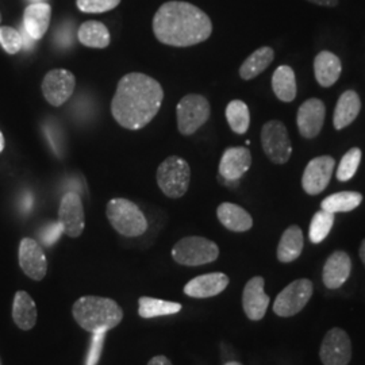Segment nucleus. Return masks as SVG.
Masks as SVG:
<instances>
[{"mask_svg":"<svg viewBox=\"0 0 365 365\" xmlns=\"http://www.w3.org/2000/svg\"><path fill=\"white\" fill-rule=\"evenodd\" d=\"M163 101L164 90L156 78L131 72L118 83L111 114L122 128L140 130L156 117Z\"/></svg>","mask_w":365,"mask_h":365,"instance_id":"nucleus-1","label":"nucleus"},{"mask_svg":"<svg viewBox=\"0 0 365 365\" xmlns=\"http://www.w3.org/2000/svg\"><path fill=\"white\" fill-rule=\"evenodd\" d=\"M156 38L168 46L188 48L210 38L212 24L209 15L187 1H167L153 18Z\"/></svg>","mask_w":365,"mask_h":365,"instance_id":"nucleus-2","label":"nucleus"},{"mask_svg":"<svg viewBox=\"0 0 365 365\" xmlns=\"http://www.w3.org/2000/svg\"><path fill=\"white\" fill-rule=\"evenodd\" d=\"M75 321L84 330L95 333L111 330L123 319V310L115 300L102 297H83L72 307Z\"/></svg>","mask_w":365,"mask_h":365,"instance_id":"nucleus-3","label":"nucleus"},{"mask_svg":"<svg viewBox=\"0 0 365 365\" xmlns=\"http://www.w3.org/2000/svg\"><path fill=\"white\" fill-rule=\"evenodd\" d=\"M106 214L111 226L120 235L140 237L148 230V221L144 212L129 199H111L107 203Z\"/></svg>","mask_w":365,"mask_h":365,"instance_id":"nucleus-4","label":"nucleus"},{"mask_svg":"<svg viewBox=\"0 0 365 365\" xmlns=\"http://www.w3.org/2000/svg\"><path fill=\"white\" fill-rule=\"evenodd\" d=\"M156 179L164 195L170 199H179L185 195L190 188V164L182 157H167L157 168Z\"/></svg>","mask_w":365,"mask_h":365,"instance_id":"nucleus-5","label":"nucleus"},{"mask_svg":"<svg viewBox=\"0 0 365 365\" xmlns=\"http://www.w3.org/2000/svg\"><path fill=\"white\" fill-rule=\"evenodd\" d=\"M218 245L205 237H184L172 248V259L184 267H200L218 259Z\"/></svg>","mask_w":365,"mask_h":365,"instance_id":"nucleus-6","label":"nucleus"},{"mask_svg":"<svg viewBox=\"0 0 365 365\" xmlns=\"http://www.w3.org/2000/svg\"><path fill=\"white\" fill-rule=\"evenodd\" d=\"M178 130L182 135H192L211 115L209 101L199 93H188L176 107Z\"/></svg>","mask_w":365,"mask_h":365,"instance_id":"nucleus-7","label":"nucleus"},{"mask_svg":"<svg viewBox=\"0 0 365 365\" xmlns=\"http://www.w3.org/2000/svg\"><path fill=\"white\" fill-rule=\"evenodd\" d=\"M313 292V282L310 279L302 277L294 280L276 297L274 313L282 318H289L299 314L312 299Z\"/></svg>","mask_w":365,"mask_h":365,"instance_id":"nucleus-8","label":"nucleus"},{"mask_svg":"<svg viewBox=\"0 0 365 365\" xmlns=\"http://www.w3.org/2000/svg\"><path fill=\"white\" fill-rule=\"evenodd\" d=\"M261 146L265 156L274 164H286L292 153V145L286 125L280 120L267 122L261 129Z\"/></svg>","mask_w":365,"mask_h":365,"instance_id":"nucleus-9","label":"nucleus"},{"mask_svg":"<svg viewBox=\"0 0 365 365\" xmlns=\"http://www.w3.org/2000/svg\"><path fill=\"white\" fill-rule=\"evenodd\" d=\"M319 359L324 365H349L352 341L344 329L333 327L327 331L319 346Z\"/></svg>","mask_w":365,"mask_h":365,"instance_id":"nucleus-10","label":"nucleus"},{"mask_svg":"<svg viewBox=\"0 0 365 365\" xmlns=\"http://www.w3.org/2000/svg\"><path fill=\"white\" fill-rule=\"evenodd\" d=\"M76 87V78L68 69H52L42 80V93L49 105L54 107L66 103Z\"/></svg>","mask_w":365,"mask_h":365,"instance_id":"nucleus-11","label":"nucleus"},{"mask_svg":"<svg viewBox=\"0 0 365 365\" xmlns=\"http://www.w3.org/2000/svg\"><path fill=\"white\" fill-rule=\"evenodd\" d=\"M336 168V161L331 156H319L313 158L302 176V187L306 194L318 195L327 190L333 170Z\"/></svg>","mask_w":365,"mask_h":365,"instance_id":"nucleus-12","label":"nucleus"},{"mask_svg":"<svg viewBox=\"0 0 365 365\" xmlns=\"http://www.w3.org/2000/svg\"><path fill=\"white\" fill-rule=\"evenodd\" d=\"M58 222L63 232L71 238H78L84 232L86 218L81 197L78 192H66L58 209Z\"/></svg>","mask_w":365,"mask_h":365,"instance_id":"nucleus-13","label":"nucleus"},{"mask_svg":"<svg viewBox=\"0 0 365 365\" xmlns=\"http://www.w3.org/2000/svg\"><path fill=\"white\" fill-rule=\"evenodd\" d=\"M327 107L321 99L312 98L307 99L300 105L297 115V123L299 129L300 135L313 140L319 135L325 123Z\"/></svg>","mask_w":365,"mask_h":365,"instance_id":"nucleus-14","label":"nucleus"},{"mask_svg":"<svg viewBox=\"0 0 365 365\" xmlns=\"http://www.w3.org/2000/svg\"><path fill=\"white\" fill-rule=\"evenodd\" d=\"M19 265L30 279L41 282L48 272V260L45 252L33 238H24L19 244Z\"/></svg>","mask_w":365,"mask_h":365,"instance_id":"nucleus-15","label":"nucleus"},{"mask_svg":"<svg viewBox=\"0 0 365 365\" xmlns=\"http://www.w3.org/2000/svg\"><path fill=\"white\" fill-rule=\"evenodd\" d=\"M265 280L261 276H255L249 280L242 292V309L250 321H261L269 306V297L264 291Z\"/></svg>","mask_w":365,"mask_h":365,"instance_id":"nucleus-16","label":"nucleus"},{"mask_svg":"<svg viewBox=\"0 0 365 365\" xmlns=\"http://www.w3.org/2000/svg\"><path fill=\"white\" fill-rule=\"evenodd\" d=\"M252 165V153L245 146L227 148L220 163V178L223 182H238Z\"/></svg>","mask_w":365,"mask_h":365,"instance_id":"nucleus-17","label":"nucleus"},{"mask_svg":"<svg viewBox=\"0 0 365 365\" xmlns=\"http://www.w3.org/2000/svg\"><path fill=\"white\" fill-rule=\"evenodd\" d=\"M229 283H230L229 276L222 272L200 274L191 279L184 286V294L195 299H207V298L220 295L227 288Z\"/></svg>","mask_w":365,"mask_h":365,"instance_id":"nucleus-18","label":"nucleus"},{"mask_svg":"<svg viewBox=\"0 0 365 365\" xmlns=\"http://www.w3.org/2000/svg\"><path fill=\"white\" fill-rule=\"evenodd\" d=\"M352 272V259L344 250L333 252L324 265L322 282L329 289H339L349 279Z\"/></svg>","mask_w":365,"mask_h":365,"instance_id":"nucleus-19","label":"nucleus"},{"mask_svg":"<svg viewBox=\"0 0 365 365\" xmlns=\"http://www.w3.org/2000/svg\"><path fill=\"white\" fill-rule=\"evenodd\" d=\"M51 15L52 9L45 1L31 3L27 6L24 14V29L34 41L42 38L48 31L51 25Z\"/></svg>","mask_w":365,"mask_h":365,"instance_id":"nucleus-20","label":"nucleus"},{"mask_svg":"<svg viewBox=\"0 0 365 365\" xmlns=\"http://www.w3.org/2000/svg\"><path fill=\"white\" fill-rule=\"evenodd\" d=\"M342 72L339 56L329 51L318 53L314 60V75L321 87L329 88L337 83Z\"/></svg>","mask_w":365,"mask_h":365,"instance_id":"nucleus-21","label":"nucleus"},{"mask_svg":"<svg viewBox=\"0 0 365 365\" xmlns=\"http://www.w3.org/2000/svg\"><path fill=\"white\" fill-rule=\"evenodd\" d=\"M217 217L222 225L235 233L248 232L253 226V218L248 211L241 206L225 202L218 206Z\"/></svg>","mask_w":365,"mask_h":365,"instance_id":"nucleus-22","label":"nucleus"},{"mask_svg":"<svg viewBox=\"0 0 365 365\" xmlns=\"http://www.w3.org/2000/svg\"><path fill=\"white\" fill-rule=\"evenodd\" d=\"M361 111V99L357 92L345 91L339 96V102L334 108L333 125L336 130H342L352 125Z\"/></svg>","mask_w":365,"mask_h":365,"instance_id":"nucleus-23","label":"nucleus"},{"mask_svg":"<svg viewBox=\"0 0 365 365\" xmlns=\"http://www.w3.org/2000/svg\"><path fill=\"white\" fill-rule=\"evenodd\" d=\"M304 247L303 232L298 225H291L284 230L277 245V260L280 262H292L299 259Z\"/></svg>","mask_w":365,"mask_h":365,"instance_id":"nucleus-24","label":"nucleus"},{"mask_svg":"<svg viewBox=\"0 0 365 365\" xmlns=\"http://www.w3.org/2000/svg\"><path fill=\"white\" fill-rule=\"evenodd\" d=\"M13 318L16 327L22 330H30L36 327L38 312L33 298L26 291H18L14 297Z\"/></svg>","mask_w":365,"mask_h":365,"instance_id":"nucleus-25","label":"nucleus"},{"mask_svg":"<svg viewBox=\"0 0 365 365\" xmlns=\"http://www.w3.org/2000/svg\"><path fill=\"white\" fill-rule=\"evenodd\" d=\"M272 88L279 101L284 103H291L292 101H295L298 87L295 72L291 66H280L276 68L272 75Z\"/></svg>","mask_w":365,"mask_h":365,"instance_id":"nucleus-26","label":"nucleus"},{"mask_svg":"<svg viewBox=\"0 0 365 365\" xmlns=\"http://www.w3.org/2000/svg\"><path fill=\"white\" fill-rule=\"evenodd\" d=\"M274 58V49L269 46H262L260 49L252 53L242 63V66H240V76L245 81L257 78L272 64Z\"/></svg>","mask_w":365,"mask_h":365,"instance_id":"nucleus-27","label":"nucleus"},{"mask_svg":"<svg viewBox=\"0 0 365 365\" xmlns=\"http://www.w3.org/2000/svg\"><path fill=\"white\" fill-rule=\"evenodd\" d=\"M78 38L84 46L92 49H105L111 41L108 29L98 21H87L78 27Z\"/></svg>","mask_w":365,"mask_h":365,"instance_id":"nucleus-28","label":"nucleus"},{"mask_svg":"<svg viewBox=\"0 0 365 365\" xmlns=\"http://www.w3.org/2000/svg\"><path fill=\"white\" fill-rule=\"evenodd\" d=\"M363 195L356 191H342L333 195H329L321 202V210L329 211L331 214L337 212H351L354 209H357L361 202H363Z\"/></svg>","mask_w":365,"mask_h":365,"instance_id":"nucleus-29","label":"nucleus"},{"mask_svg":"<svg viewBox=\"0 0 365 365\" xmlns=\"http://www.w3.org/2000/svg\"><path fill=\"white\" fill-rule=\"evenodd\" d=\"M180 310H182V304L176 303V302L155 299V298H149V297H141L138 299V314L141 318H145V319L178 314Z\"/></svg>","mask_w":365,"mask_h":365,"instance_id":"nucleus-30","label":"nucleus"},{"mask_svg":"<svg viewBox=\"0 0 365 365\" xmlns=\"http://www.w3.org/2000/svg\"><path fill=\"white\" fill-rule=\"evenodd\" d=\"M226 119L230 126V129L235 131V134H245L250 125V113L249 107L242 101H232L226 107Z\"/></svg>","mask_w":365,"mask_h":365,"instance_id":"nucleus-31","label":"nucleus"},{"mask_svg":"<svg viewBox=\"0 0 365 365\" xmlns=\"http://www.w3.org/2000/svg\"><path fill=\"white\" fill-rule=\"evenodd\" d=\"M333 225H334V214L325 211V210L315 212L313 220L310 222V229H309L310 241L315 245L325 241L327 235H330V232L333 229Z\"/></svg>","mask_w":365,"mask_h":365,"instance_id":"nucleus-32","label":"nucleus"},{"mask_svg":"<svg viewBox=\"0 0 365 365\" xmlns=\"http://www.w3.org/2000/svg\"><path fill=\"white\" fill-rule=\"evenodd\" d=\"M361 156H363V152L360 148H352L344 155L339 161L337 173H336L339 182H349L352 179L360 167Z\"/></svg>","mask_w":365,"mask_h":365,"instance_id":"nucleus-33","label":"nucleus"},{"mask_svg":"<svg viewBox=\"0 0 365 365\" xmlns=\"http://www.w3.org/2000/svg\"><path fill=\"white\" fill-rule=\"evenodd\" d=\"M0 45L9 54H16L24 48L21 31L13 27H0Z\"/></svg>","mask_w":365,"mask_h":365,"instance_id":"nucleus-34","label":"nucleus"},{"mask_svg":"<svg viewBox=\"0 0 365 365\" xmlns=\"http://www.w3.org/2000/svg\"><path fill=\"white\" fill-rule=\"evenodd\" d=\"M120 0H76L78 9L83 13L99 14L114 10Z\"/></svg>","mask_w":365,"mask_h":365,"instance_id":"nucleus-35","label":"nucleus"},{"mask_svg":"<svg viewBox=\"0 0 365 365\" xmlns=\"http://www.w3.org/2000/svg\"><path fill=\"white\" fill-rule=\"evenodd\" d=\"M106 330H99L92 333V345L90 353H88V359H87V364L96 365L99 359H101V353L103 349V342H105Z\"/></svg>","mask_w":365,"mask_h":365,"instance_id":"nucleus-36","label":"nucleus"},{"mask_svg":"<svg viewBox=\"0 0 365 365\" xmlns=\"http://www.w3.org/2000/svg\"><path fill=\"white\" fill-rule=\"evenodd\" d=\"M64 232H63V226L60 225V222L58 223H56V225H51L48 229H46V232L42 235V238H43V241L48 244V245H52L54 244L57 240H58V237H61Z\"/></svg>","mask_w":365,"mask_h":365,"instance_id":"nucleus-37","label":"nucleus"},{"mask_svg":"<svg viewBox=\"0 0 365 365\" xmlns=\"http://www.w3.org/2000/svg\"><path fill=\"white\" fill-rule=\"evenodd\" d=\"M148 365H173L170 363V359L167 357V356H163V354H160V356H155V357H152L150 360H149V363Z\"/></svg>","mask_w":365,"mask_h":365,"instance_id":"nucleus-38","label":"nucleus"},{"mask_svg":"<svg viewBox=\"0 0 365 365\" xmlns=\"http://www.w3.org/2000/svg\"><path fill=\"white\" fill-rule=\"evenodd\" d=\"M307 1H310V3H313V4H317V6L330 7V9L339 6V0H307Z\"/></svg>","mask_w":365,"mask_h":365,"instance_id":"nucleus-39","label":"nucleus"},{"mask_svg":"<svg viewBox=\"0 0 365 365\" xmlns=\"http://www.w3.org/2000/svg\"><path fill=\"white\" fill-rule=\"evenodd\" d=\"M359 256H360V260H361L363 265L365 267V240H363L360 249H359Z\"/></svg>","mask_w":365,"mask_h":365,"instance_id":"nucleus-40","label":"nucleus"},{"mask_svg":"<svg viewBox=\"0 0 365 365\" xmlns=\"http://www.w3.org/2000/svg\"><path fill=\"white\" fill-rule=\"evenodd\" d=\"M3 149H4V135H3V133L0 131V153L3 152Z\"/></svg>","mask_w":365,"mask_h":365,"instance_id":"nucleus-41","label":"nucleus"},{"mask_svg":"<svg viewBox=\"0 0 365 365\" xmlns=\"http://www.w3.org/2000/svg\"><path fill=\"white\" fill-rule=\"evenodd\" d=\"M225 365H242L241 363H238V361H229V363H226Z\"/></svg>","mask_w":365,"mask_h":365,"instance_id":"nucleus-42","label":"nucleus"},{"mask_svg":"<svg viewBox=\"0 0 365 365\" xmlns=\"http://www.w3.org/2000/svg\"><path fill=\"white\" fill-rule=\"evenodd\" d=\"M34 3H42V0H33Z\"/></svg>","mask_w":365,"mask_h":365,"instance_id":"nucleus-43","label":"nucleus"},{"mask_svg":"<svg viewBox=\"0 0 365 365\" xmlns=\"http://www.w3.org/2000/svg\"><path fill=\"white\" fill-rule=\"evenodd\" d=\"M0 21H1V15H0Z\"/></svg>","mask_w":365,"mask_h":365,"instance_id":"nucleus-44","label":"nucleus"}]
</instances>
